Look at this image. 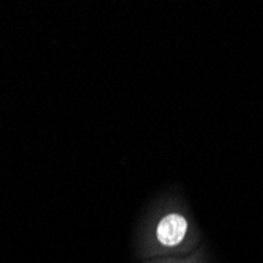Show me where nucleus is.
Returning <instances> with one entry per match:
<instances>
[{
    "label": "nucleus",
    "mask_w": 263,
    "mask_h": 263,
    "mask_svg": "<svg viewBox=\"0 0 263 263\" xmlns=\"http://www.w3.org/2000/svg\"><path fill=\"white\" fill-rule=\"evenodd\" d=\"M186 229L187 224L181 216H178V214H169L158 226V238L165 246H175L184 238Z\"/></svg>",
    "instance_id": "f257e3e1"
}]
</instances>
